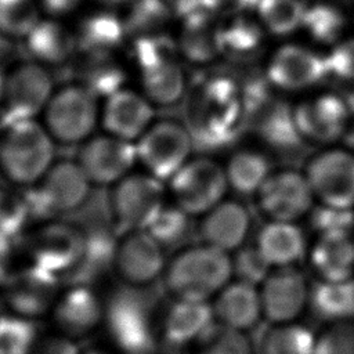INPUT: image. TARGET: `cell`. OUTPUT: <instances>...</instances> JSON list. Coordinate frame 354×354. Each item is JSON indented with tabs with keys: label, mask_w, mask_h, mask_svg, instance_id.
<instances>
[{
	"label": "cell",
	"mask_w": 354,
	"mask_h": 354,
	"mask_svg": "<svg viewBox=\"0 0 354 354\" xmlns=\"http://www.w3.org/2000/svg\"><path fill=\"white\" fill-rule=\"evenodd\" d=\"M176 37L180 58L191 65L205 66L221 57L220 25L221 18L199 10L178 21Z\"/></svg>",
	"instance_id": "cell-26"
},
{
	"label": "cell",
	"mask_w": 354,
	"mask_h": 354,
	"mask_svg": "<svg viewBox=\"0 0 354 354\" xmlns=\"http://www.w3.org/2000/svg\"><path fill=\"white\" fill-rule=\"evenodd\" d=\"M147 289L120 288L105 297L102 332L106 344L120 354H149L156 346L155 304L145 296Z\"/></svg>",
	"instance_id": "cell-4"
},
{
	"label": "cell",
	"mask_w": 354,
	"mask_h": 354,
	"mask_svg": "<svg viewBox=\"0 0 354 354\" xmlns=\"http://www.w3.org/2000/svg\"><path fill=\"white\" fill-rule=\"evenodd\" d=\"M191 351L192 354H257V347L249 333L214 324Z\"/></svg>",
	"instance_id": "cell-43"
},
{
	"label": "cell",
	"mask_w": 354,
	"mask_h": 354,
	"mask_svg": "<svg viewBox=\"0 0 354 354\" xmlns=\"http://www.w3.org/2000/svg\"><path fill=\"white\" fill-rule=\"evenodd\" d=\"M344 100H346L347 106H348V109L351 112V116H354V88L348 94L344 95Z\"/></svg>",
	"instance_id": "cell-56"
},
{
	"label": "cell",
	"mask_w": 354,
	"mask_h": 354,
	"mask_svg": "<svg viewBox=\"0 0 354 354\" xmlns=\"http://www.w3.org/2000/svg\"><path fill=\"white\" fill-rule=\"evenodd\" d=\"M234 278L250 282L259 286V283L272 270L264 260L256 245H243L241 249L231 254Z\"/></svg>",
	"instance_id": "cell-46"
},
{
	"label": "cell",
	"mask_w": 354,
	"mask_h": 354,
	"mask_svg": "<svg viewBox=\"0 0 354 354\" xmlns=\"http://www.w3.org/2000/svg\"><path fill=\"white\" fill-rule=\"evenodd\" d=\"M98 6L102 7H109V8H115V7H123L129 0H94Z\"/></svg>",
	"instance_id": "cell-55"
},
{
	"label": "cell",
	"mask_w": 354,
	"mask_h": 354,
	"mask_svg": "<svg viewBox=\"0 0 354 354\" xmlns=\"http://www.w3.org/2000/svg\"><path fill=\"white\" fill-rule=\"evenodd\" d=\"M171 202L191 217H202L227 198L230 189L224 165L210 155H194L167 183Z\"/></svg>",
	"instance_id": "cell-10"
},
{
	"label": "cell",
	"mask_w": 354,
	"mask_h": 354,
	"mask_svg": "<svg viewBox=\"0 0 354 354\" xmlns=\"http://www.w3.org/2000/svg\"><path fill=\"white\" fill-rule=\"evenodd\" d=\"M18 249L17 242L0 236V286L18 264L15 259Z\"/></svg>",
	"instance_id": "cell-52"
},
{
	"label": "cell",
	"mask_w": 354,
	"mask_h": 354,
	"mask_svg": "<svg viewBox=\"0 0 354 354\" xmlns=\"http://www.w3.org/2000/svg\"><path fill=\"white\" fill-rule=\"evenodd\" d=\"M232 279L231 254L198 242L188 243L171 253L162 283L167 297L210 303Z\"/></svg>",
	"instance_id": "cell-2"
},
{
	"label": "cell",
	"mask_w": 354,
	"mask_h": 354,
	"mask_svg": "<svg viewBox=\"0 0 354 354\" xmlns=\"http://www.w3.org/2000/svg\"><path fill=\"white\" fill-rule=\"evenodd\" d=\"M155 109L140 90L123 87L102 100L100 127L111 136L136 142L156 119Z\"/></svg>",
	"instance_id": "cell-22"
},
{
	"label": "cell",
	"mask_w": 354,
	"mask_h": 354,
	"mask_svg": "<svg viewBox=\"0 0 354 354\" xmlns=\"http://www.w3.org/2000/svg\"><path fill=\"white\" fill-rule=\"evenodd\" d=\"M134 144L141 170L163 183L194 156L195 149L187 123L170 116L156 118Z\"/></svg>",
	"instance_id": "cell-9"
},
{
	"label": "cell",
	"mask_w": 354,
	"mask_h": 354,
	"mask_svg": "<svg viewBox=\"0 0 354 354\" xmlns=\"http://www.w3.org/2000/svg\"><path fill=\"white\" fill-rule=\"evenodd\" d=\"M32 225L22 189L0 183V236L19 243Z\"/></svg>",
	"instance_id": "cell-41"
},
{
	"label": "cell",
	"mask_w": 354,
	"mask_h": 354,
	"mask_svg": "<svg viewBox=\"0 0 354 354\" xmlns=\"http://www.w3.org/2000/svg\"><path fill=\"white\" fill-rule=\"evenodd\" d=\"M122 12L127 37L167 32L176 21L170 0H129Z\"/></svg>",
	"instance_id": "cell-36"
},
{
	"label": "cell",
	"mask_w": 354,
	"mask_h": 354,
	"mask_svg": "<svg viewBox=\"0 0 354 354\" xmlns=\"http://www.w3.org/2000/svg\"><path fill=\"white\" fill-rule=\"evenodd\" d=\"M15 41L0 30V68L8 69L14 64L18 50Z\"/></svg>",
	"instance_id": "cell-53"
},
{
	"label": "cell",
	"mask_w": 354,
	"mask_h": 354,
	"mask_svg": "<svg viewBox=\"0 0 354 354\" xmlns=\"http://www.w3.org/2000/svg\"><path fill=\"white\" fill-rule=\"evenodd\" d=\"M322 324L354 317V279L317 281L311 286L310 310Z\"/></svg>",
	"instance_id": "cell-37"
},
{
	"label": "cell",
	"mask_w": 354,
	"mask_h": 354,
	"mask_svg": "<svg viewBox=\"0 0 354 354\" xmlns=\"http://www.w3.org/2000/svg\"><path fill=\"white\" fill-rule=\"evenodd\" d=\"M35 324L0 311V348L6 354H29L39 333Z\"/></svg>",
	"instance_id": "cell-44"
},
{
	"label": "cell",
	"mask_w": 354,
	"mask_h": 354,
	"mask_svg": "<svg viewBox=\"0 0 354 354\" xmlns=\"http://www.w3.org/2000/svg\"><path fill=\"white\" fill-rule=\"evenodd\" d=\"M311 286L297 266L272 268L259 283L267 325L300 321L310 310Z\"/></svg>",
	"instance_id": "cell-17"
},
{
	"label": "cell",
	"mask_w": 354,
	"mask_h": 354,
	"mask_svg": "<svg viewBox=\"0 0 354 354\" xmlns=\"http://www.w3.org/2000/svg\"><path fill=\"white\" fill-rule=\"evenodd\" d=\"M55 147L40 119L0 124V178L17 188L35 185L57 159Z\"/></svg>",
	"instance_id": "cell-3"
},
{
	"label": "cell",
	"mask_w": 354,
	"mask_h": 354,
	"mask_svg": "<svg viewBox=\"0 0 354 354\" xmlns=\"http://www.w3.org/2000/svg\"><path fill=\"white\" fill-rule=\"evenodd\" d=\"M105 297L88 283H64L47 318L50 329L77 343L102 329Z\"/></svg>",
	"instance_id": "cell-13"
},
{
	"label": "cell",
	"mask_w": 354,
	"mask_h": 354,
	"mask_svg": "<svg viewBox=\"0 0 354 354\" xmlns=\"http://www.w3.org/2000/svg\"><path fill=\"white\" fill-rule=\"evenodd\" d=\"M264 73L274 88L286 93L310 90L329 76L325 54L299 43L278 47L270 55Z\"/></svg>",
	"instance_id": "cell-21"
},
{
	"label": "cell",
	"mask_w": 354,
	"mask_h": 354,
	"mask_svg": "<svg viewBox=\"0 0 354 354\" xmlns=\"http://www.w3.org/2000/svg\"><path fill=\"white\" fill-rule=\"evenodd\" d=\"M55 83L51 71L30 61L14 62L6 72L0 100V124L40 119Z\"/></svg>",
	"instance_id": "cell-12"
},
{
	"label": "cell",
	"mask_w": 354,
	"mask_h": 354,
	"mask_svg": "<svg viewBox=\"0 0 354 354\" xmlns=\"http://www.w3.org/2000/svg\"><path fill=\"white\" fill-rule=\"evenodd\" d=\"M296 129L304 142L330 145L343 140L351 120L344 95L322 91L300 100L292 106Z\"/></svg>",
	"instance_id": "cell-18"
},
{
	"label": "cell",
	"mask_w": 354,
	"mask_h": 354,
	"mask_svg": "<svg viewBox=\"0 0 354 354\" xmlns=\"http://www.w3.org/2000/svg\"><path fill=\"white\" fill-rule=\"evenodd\" d=\"M252 225L249 207L238 199L225 198L199 217L196 231L199 242L232 254L246 245Z\"/></svg>",
	"instance_id": "cell-23"
},
{
	"label": "cell",
	"mask_w": 354,
	"mask_h": 354,
	"mask_svg": "<svg viewBox=\"0 0 354 354\" xmlns=\"http://www.w3.org/2000/svg\"><path fill=\"white\" fill-rule=\"evenodd\" d=\"M254 245L271 268L297 266L308 252L303 230L292 221L268 220L259 230Z\"/></svg>",
	"instance_id": "cell-31"
},
{
	"label": "cell",
	"mask_w": 354,
	"mask_h": 354,
	"mask_svg": "<svg viewBox=\"0 0 354 354\" xmlns=\"http://www.w3.org/2000/svg\"><path fill=\"white\" fill-rule=\"evenodd\" d=\"M199 3L206 11L220 18H225L236 14L253 12L257 0H199Z\"/></svg>",
	"instance_id": "cell-50"
},
{
	"label": "cell",
	"mask_w": 354,
	"mask_h": 354,
	"mask_svg": "<svg viewBox=\"0 0 354 354\" xmlns=\"http://www.w3.org/2000/svg\"><path fill=\"white\" fill-rule=\"evenodd\" d=\"M267 32L253 12L236 14L221 19V57L234 64L256 59L264 48Z\"/></svg>",
	"instance_id": "cell-33"
},
{
	"label": "cell",
	"mask_w": 354,
	"mask_h": 354,
	"mask_svg": "<svg viewBox=\"0 0 354 354\" xmlns=\"http://www.w3.org/2000/svg\"><path fill=\"white\" fill-rule=\"evenodd\" d=\"M307 259L317 281L354 279V238L351 232L319 234L308 249Z\"/></svg>",
	"instance_id": "cell-29"
},
{
	"label": "cell",
	"mask_w": 354,
	"mask_h": 354,
	"mask_svg": "<svg viewBox=\"0 0 354 354\" xmlns=\"http://www.w3.org/2000/svg\"><path fill=\"white\" fill-rule=\"evenodd\" d=\"M88 177L73 158H57L43 178L21 188L32 224L79 213L91 199Z\"/></svg>",
	"instance_id": "cell-5"
},
{
	"label": "cell",
	"mask_w": 354,
	"mask_h": 354,
	"mask_svg": "<svg viewBox=\"0 0 354 354\" xmlns=\"http://www.w3.org/2000/svg\"><path fill=\"white\" fill-rule=\"evenodd\" d=\"M0 354H6V353H4V351L0 348Z\"/></svg>",
	"instance_id": "cell-60"
},
{
	"label": "cell",
	"mask_w": 354,
	"mask_h": 354,
	"mask_svg": "<svg viewBox=\"0 0 354 354\" xmlns=\"http://www.w3.org/2000/svg\"><path fill=\"white\" fill-rule=\"evenodd\" d=\"M43 17L62 19L73 15L84 0H37Z\"/></svg>",
	"instance_id": "cell-51"
},
{
	"label": "cell",
	"mask_w": 354,
	"mask_h": 354,
	"mask_svg": "<svg viewBox=\"0 0 354 354\" xmlns=\"http://www.w3.org/2000/svg\"><path fill=\"white\" fill-rule=\"evenodd\" d=\"M75 159L93 185L105 188L134 171L138 165L136 144L105 131L93 134L79 145Z\"/></svg>",
	"instance_id": "cell-19"
},
{
	"label": "cell",
	"mask_w": 354,
	"mask_h": 354,
	"mask_svg": "<svg viewBox=\"0 0 354 354\" xmlns=\"http://www.w3.org/2000/svg\"><path fill=\"white\" fill-rule=\"evenodd\" d=\"M315 354H354V317L322 324L315 330Z\"/></svg>",
	"instance_id": "cell-45"
},
{
	"label": "cell",
	"mask_w": 354,
	"mask_h": 354,
	"mask_svg": "<svg viewBox=\"0 0 354 354\" xmlns=\"http://www.w3.org/2000/svg\"><path fill=\"white\" fill-rule=\"evenodd\" d=\"M308 217L311 227L318 235L328 232H351L354 228V209L315 203Z\"/></svg>",
	"instance_id": "cell-47"
},
{
	"label": "cell",
	"mask_w": 354,
	"mask_h": 354,
	"mask_svg": "<svg viewBox=\"0 0 354 354\" xmlns=\"http://www.w3.org/2000/svg\"><path fill=\"white\" fill-rule=\"evenodd\" d=\"M306 7L304 0H257L253 14L267 35L286 37L301 29Z\"/></svg>",
	"instance_id": "cell-39"
},
{
	"label": "cell",
	"mask_w": 354,
	"mask_h": 354,
	"mask_svg": "<svg viewBox=\"0 0 354 354\" xmlns=\"http://www.w3.org/2000/svg\"><path fill=\"white\" fill-rule=\"evenodd\" d=\"M256 347L257 354H315V330L300 321L270 324Z\"/></svg>",
	"instance_id": "cell-38"
},
{
	"label": "cell",
	"mask_w": 354,
	"mask_h": 354,
	"mask_svg": "<svg viewBox=\"0 0 354 354\" xmlns=\"http://www.w3.org/2000/svg\"><path fill=\"white\" fill-rule=\"evenodd\" d=\"M100 100L76 80L57 86L40 122L57 145L79 147L100 126Z\"/></svg>",
	"instance_id": "cell-6"
},
{
	"label": "cell",
	"mask_w": 354,
	"mask_h": 354,
	"mask_svg": "<svg viewBox=\"0 0 354 354\" xmlns=\"http://www.w3.org/2000/svg\"><path fill=\"white\" fill-rule=\"evenodd\" d=\"M167 259L166 249L147 230L124 231L118 235L112 272L123 285L149 289L162 282Z\"/></svg>",
	"instance_id": "cell-14"
},
{
	"label": "cell",
	"mask_w": 354,
	"mask_h": 354,
	"mask_svg": "<svg viewBox=\"0 0 354 354\" xmlns=\"http://www.w3.org/2000/svg\"><path fill=\"white\" fill-rule=\"evenodd\" d=\"M216 324L210 303L167 297L155 310L158 344L171 351H191Z\"/></svg>",
	"instance_id": "cell-15"
},
{
	"label": "cell",
	"mask_w": 354,
	"mask_h": 354,
	"mask_svg": "<svg viewBox=\"0 0 354 354\" xmlns=\"http://www.w3.org/2000/svg\"><path fill=\"white\" fill-rule=\"evenodd\" d=\"M73 72L77 83L84 86L100 101L127 87V59L120 54H77L73 61Z\"/></svg>",
	"instance_id": "cell-30"
},
{
	"label": "cell",
	"mask_w": 354,
	"mask_h": 354,
	"mask_svg": "<svg viewBox=\"0 0 354 354\" xmlns=\"http://www.w3.org/2000/svg\"><path fill=\"white\" fill-rule=\"evenodd\" d=\"M315 201L322 205L354 209V152L325 148L313 155L304 169Z\"/></svg>",
	"instance_id": "cell-16"
},
{
	"label": "cell",
	"mask_w": 354,
	"mask_h": 354,
	"mask_svg": "<svg viewBox=\"0 0 354 354\" xmlns=\"http://www.w3.org/2000/svg\"><path fill=\"white\" fill-rule=\"evenodd\" d=\"M224 171L230 189L239 195H256L274 170L266 153L253 148H239L228 156Z\"/></svg>",
	"instance_id": "cell-34"
},
{
	"label": "cell",
	"mask_w": 354,
	"mask_h": 354,
	"mask_svg": "<svg viewBox=\"0 0 354 354\" xmlns=\"http://www.w3.org/2000/svg\"><path fill=\"white\" fill-rule=\"evenodd\" d=\"M335 1H340V3H354V0H335Z\"/></svg>",
	"instance_id": "cell-59"
},
{
	"label": "cell",
	"mask_w": 354,
	"mask_h": 354,
	"mask_svg": "<svg viewBox=\"0 0 354 354\" xmlns=\"http://www.w3.org/2000/svg\"><path fill=\"white\" fill-rule=\"evenodd\" d=\"M192 218L185 210L169 199L147 231L163 249L177 250L188 245V238L194 228Z\"/></svg>",
	"instance_id": "cell-40"
},
{
	"label": "cell",
	"mask_w": 354,
	"mask_h": 354,
	"mask_svg": "<svg viewBox=\"0 0 354 354\" xmlns=\"http://www.w3.org/2000/svg\"><path fill=\"white\" fill-rule=\"evenodd\" d=\"M254 196L260 212L274 221L296 223L317 202L304 171L296 169L274 170Z\"/></svg>",
	"instance_id": "cell-20"
},
{
	"label": "cell",
	"mask_w": 354,
	"mask_h": 354,
	"mask_svg": "<svg viewBox=\"0 0 354 354\" xmlns=\"http://www.w3.org/2000/svg\"><path fill=\"white\" fill-rule=\"evenodd\" d=\"M84 234L79 221L64 217L33 224L18 246L29 261L58 277L62 283L80 261Z\"/></svg>",
	"instance_id": "cell-7"
},
{
	"label": "cell",
	"mask_w": 354,
	"mask_h": 354,
	"mask_svg": "<svg viewBox=\"0 0 354 354\" xmlns=\"http://www.w3.org/2000/svg\"><path fill=\"white\" fill-rule=\"evenodd\" d=\"M136 72L138 90L155 108H173L184 102L191 82L180 57L156 61Z\"/></svg>",
	"instance_id": "cell-28"
},
{
	"label": "cell",
	"mask_w": 354,
	"mask_h": 354,
	"mask_svg": "<svg viewBox=\"0 0 354 354\" xmlns=\"http://www.w3.org/2000/svg\"><path fill=\"white\" fill-rule=\"evenodd\" d=\"M37 0H0V30L22 40L41 18Z\"/></svg>",
	"instance_id": "cell-42"
},
{
	"label": "cell",
	"mask_w": 354,
	"mask_h": 354,
	"mask_svg": "<svg viewBox=\"0 0 354 354\" xmlns=\"http://www.w3.org/2000/svg\"><path fill=\"white\" fill-rule=\"evenodd\" d=\"M6 68H0V100H1V94H3V87H4V80H6Z\"/></svg>",
	"instance_id": "cell-57"
},
{
	"label": "cell",
	"mask_w": 354,
	"mask_h": 354,
	"mask_svg": "<svg viewBox=\"0 0 354 354\" xmlns=\"http://www.w3.org/2000/svg\"><path fill=\"white\" fill-rule=\"evenodd\" d=\"M348 19L343 8L335 0H318L307 4L301 29L318 44L332 47L343 37Z\"/></svg>",
	"instance_id": "cell-35"
},
{
	"label": "cell",
	"mask_w": 354,
	"mask_h": 354,
	"mask_svg": "<svg viewBox=\"0 0 354 354\" xmlns=\"http://www.w3.org/2000/svg\"><path fill=\"white\" fill-rule=\"evenodd\" d=\"M216 324L250 333L263 318L259 286L234 278L210 301Z\"/></svg>",
	"instance_id": "cell-27"
},
{
	"label": "cell",
	"mask_w": 354,
	"mask_h": 354,
	"mask_svg": "<svg viewBox=\"0 0 354 354\" xmlns=\"http://www.w3.org/2000/svg\"><path fill=\"white\" fill-rule=\"evenodd\" d=\"M328 75L346 83H354V36L343 37L325 54Z\"/></svg>",
	"instance_id": "cell-48"
},
{
	"label": "cell",
	"mask_w": 354,
	"mask_h": 354,
	"mask_svg": "<svg viewBox=\"0 0 354 354\" xmlns=\"http://www.w3.org/2000/svg\"><path fill=\"white\" fill-rule=\"evenodd\" d=\"M169 354H192V351H171V350H169Z\"/></svg>",
	"instance_id": "cell-58"
},
{
	"label": "cell",
	"mask_w": 354,
	"mask_h": 354,
	"mask_svg": "<svg viewBox=\"0 0 354 354\" xmlns=\"http://www.w3.org/2000/svg\"><path fill=\"white\" fill-rule=\"evenodd\" d=\"M342 141L347 149L354 152V116H351V120L348 123V127H347Z\"/></svg>",
	"instance_id": "cell-54"
},
{
	"label": "cell",
	"mask_w": 354,
	"mask_h": 354,
	"mask_svg": "<svg viewBox=\"0 0 354 354\" xmlns=\"http://www.w3.org/2000/svg\"><path fill=\"white\" fill-rule=\"evenodd\" d=\"M185 123L195 149L210 155L225 149L248 126L238 76L227 71H209L189 83Z\"/></svg>",
	"instance_id": "cell-1"
},
{
	"label": "cell",
	"mask_w": 354,
	"mask_h": 354,
	"mask_svg": "<svg viewBox=\"0 0 354 354\" xmlns=\"http://www.w3.org/2000/svg\"><path fill=\"white\" fill-rule=\"evenodd\" d=\"M72 29L76 39V55L120 54L129 40L122 14L102 6L79 17Z\"/></svg>",
	"instance_id": "cell-25"
},
{
	"label": "cell",
	"mask_w": 354,
	"mask_h": 354,
	"mask_svg": "<svg viewBox=\"0 0 354 354\" xmlns=\"http://www.w3.org/2000/svg\"><path fill=\"white\" fill-rule=\"evenodd\" d=\"M21 41L28 59L48 71L65 68L73 64L76 57L73 29L62 19L41 17Z\"/></svg>",
	"instance_id": "cell-24"
},
{
	"label": "cell",
	"mask_w": 354,
	"mask_h": 354,
	"mask_svg": "<svg viewBox=\"0 0 354 354\" xmlns=\"http://www.w3.org/2000/svg\"><path fill=\"white\" fill-rule=\"evenodd\" d=\"M62 286L58 277L24 260L0 286V304L6 313L25 321L47 319Z\"/></svg>",
	"instance_id": "cell-11"
},
{
	"label": "cell",
	"mask_w": 354,
	"mask_h": 354,
	"mask_svg": "<svg viewBox=\"0 0 354 354\" xmlns=\"http://www.w3.org/2000/svg\"><path fill=\"white\" fill-rule=\"evenodd\" d=\"M248 126L253 127L256 136L277 152H295L306 144L296 129L292 106L272 97L249 118Z\"/></svg>",
	"instance_id": "cell-32"
},
{
	"label": "cell",
	"mask_w": 354,
	"mask_h": 354,
	"mask_svg": "<svg viewBox=\"0 0 354 354\" xmlns=\"http://www.w3.org/2000/svg\"><path fill=\"white\" fill-rule=\"evenodd\" d=\"M80 343L54 330L39 333L29 354H82Z\"/></svg>",
	"instance_id": "cell-49"
},
{
	"label": "cell",
	"mask_w": 354,
	"mask_h": 354,
	"mask_svg": "<svg viewBox=\"0 0 354 354\" xmlns=\"http://www.w3.org/2000/svg\"><path fill=\"white\" fill-rule=\"evenodd\" d=\"M166 183L134 170L108 188L105 206L118 232L147 230L167 199Z\"/></svg>",
	"instance_id": "cell-8"
}]
</instances>
